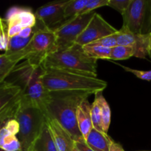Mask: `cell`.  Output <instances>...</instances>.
Returning <instances> with one entry per match:
<instances>
[{
  "instance_id": "3957f363",
  "label": "cell",
  "mask_w": 151,
  "mask_h": 151,
  "mask_svg": "<svg viewBox=\"0 0 151 151\" xmlns=\"http://www.w3.org/2000/svg\"><path fill=\"white\" fill-rule=\"evenodd\" d=\"M43 83L50 92H103L107 82L98 78L58 69H45Z\"/></svg>"
},
{
  "instance_id": "8992f818",
  "label": "cell",
  "mask_w": 151,
  "mask_h": 151,
  "mask_svg": "<svg viewBox=\"0 0 151 151\" xmlns=\"http://www.w3.org/2000/svg\"><path fill=\"white\" fill-rule=\"evenodd\" d=\"M24 49L29 55L27 59L43 64L45 58L58 50L53 29L35 26L30 42Z\"/></svg>"
},
{
  "instance_id": "44dd1931",
  "label": "cell",
  "mask_w": 151,
  "mask_h": 151,
  "mask_svg": "<svg viewBox=\"0 0 151 151\" xmlns=\"http://www.w3.org/2000/svg\"><path fill=\"white\" fill-rule=\"evenodd\" d=\"M88 0H69L65 7V19L68 20L81 15Z\"/></svg>"
},
{
  "instance_id": "e0dca14e",
  "label": "cell",
  "mask_w": 151,
  "mask_h": 151,
  "mask_svg": "<svg viewBox=\"0 0 151 151\" xmlns=\"http://www.w3.org/2000/svg\"><path fill=\"white\" fill-rule=\"evenodd\" d=\"M21 93L22 90L17 86L7 81L0 83V111L19 97Z\"/></svg>"
},
{
  "instance_id": "603a6c76",
  "label": "cell",
  "mask_w": 151,
  "mask_h": 151,
  "mask_svg": "<svg viewBox=\"0 0 151 151\" xmlns=\"http://www.w3.org/2000/svg\"><path fill=\"white\" fill-rule=\"evenodd\" d=\"M95 97L91 107V117L92 122L93 128L100 132H103V124H102L101 112H100V106L99 104V99L96 93ZM104 133V132H103Z\"/></svg>"
},
{
  "instance_id": "4fadbf2b",
  "label": "cell",
  "mask_w": 151,
  "mask_h": 151,
  "mask_svg": "<svg viewBox=\"0 0 151 151\" xmlns=\"http://www.w3.org/2000/svg\"><path fill=\"white\" fill-rule=\"evenodd\" d=\"M27 58L28 54L25 49L14 54L0 55V83L6 81L21 60Z\"/></svg>"
},
{
  "instance_id": "ac0fdd59",
  "label": "cell",
  "mask_w": 151,
  "mask_h": 151,
  "mask_svg": "<svg viewBox=\"0 0 151 151\" xmlns=\"http://www.w3.org/2000/svg\"><path fill=\"white\" fill-rule=\"evenodd\" d=\"M21 98H22V93L19 97H16L11 103H9L3 110L0 111V129L4 126L7 121L15 118L16 112L19 107V104H20Z\"/></svg>"
},
{
  "instance_id": "83f0119b",
  "label": "cell",
  "mask_w": 151,
  "mask_h": 151,
  "mask_svg": "<svg viewBox=\"0 0 151 151\" xmlns=\"http://www.w3.org/2000/svg\"><path fill=\"white\" fill-rule=\"evenodd\" d=\"M90 44L100 46V47H103L109 49H111L117 46L116 38H115V34L114 35H109V36H106L104 37V38H100V39L97 40V41H94V42L91 43Z\"/></svg>"
},
{
  "instance_id": "277c9868",
  "label": "cell",
  "mask_w": 151,
  "mask_h": 151,
  "mask_svg": "<svg viewBox=\"0 0 151 151\" xmlns=\"http://www.w3.org/2000/svg\"><path fill=\"white\" fill-rule=\"evenodd\" d=\"M97 60L88 57L76 44L49 54L43 62L45 69H58L97 78Z\"/></svg>"
},
{
  "instance_id": "2e32d148",
  "label": "cell",
  "mask_w": 151,
  "mask_h": 151,
  "mask_svg": "<svg viewBox=\"0 0 151 151\" xmlns=\"http://www.w3.org/2000/svg\"><path fill=\"white\" fill-rule=\"evenodd\" d=\"M30 151H58L52 137L47 122L39 137L34 142Z\"/></svg>"
},
{
  "instance_id": "6da1fadb",
  "label": "cell",
  "mask_w": 151,
  "mask_h": 151,
  "mask_svg": "<svg viewBox=\"0 0 151 151\" xmlns=\"http://www.w3.org/2000/svg\"><path fill=\"white\" fill-rule=\"evenodd\" d=\"M44 73L42 63L26 59L16 65L5 81L19 86L22 90V98L39 108L46 115L50 92L43 83Z\"/></svg>"
},
{
  "instance_id": "cb8c5ba5",
  "label": "cell",
  "mask_w": 151,
  "mask_h": 151,
  "mask_svg": "<svg viewBox=\"0 0 151 151\" xmlns=\"http://www.w3.org/2000/svg\"><path fill=\"white\" fill-rule=\"evenodd\" d=\"M132 56H134V50L132 47L117 45L111 48L110 59L114 60H127Z\"/></svg>"
},
{
  "instance_id": "4dcf8cb0",
  "label": "cell",
  "mask_w": 151,
  "mask_h": 151,
  "mask_svg": "<svg viewBox=\"0 0 151 151\" xmlns=\"http://www.w3.org/2000/svg\"><path fill=\"white\" fill-rule=\"evenodd\" d=\"M4 128L7 129L10 135L16 136L19 133V124L16 119H10L4 125Z\"/></svg>"
},
{
  "instance_id": "8fae6325",
  "label": "cell",
  "mask_w": 151,
  "mask_h": 151,
  "mask_svg": "<svg viewBox=\"0 0 151 151\" xmlns=\"http://www.w3.org/2000/svg\"><path fill=\"white\" fill-rule=\"evenodd\" d=\"M47 118V117H46ZM49 127L55 145L58 151H72L75 145V140L68 131L53 118H47Z\"/></svg>"
},
{
  "instance_id": "ba28073f",
  "label": "cell",
  "mask_w": 151,
  "mask_h": 151,
  "mask_svg": "<svg viewBox=\"0 0 151 151\" xmlns=\"http://www.w3.org/2000/svg\"><path fill=\"white\" fill-rule=\"evenodd\" d=\"M69 1H55L47 3L38 7L35 12L39 27L54 29L66 21L64 16L65 7Z\"/></svg>"
},
{
  "instance_id": "836d02e7",
  "label": "cell",
  "mask_w": 151,
  "mask_h": 151,
  "mask_svg": "<svg viewBox=\"0 0 151 151\" xmlns=\"http://www.w3.org/2000/svg\"><path fill=\"white\" fill-rule=\"evenodd\" d=\"M9 135H10V134H9L8 131H7V129L4 128V126L0 129V149H1L3 145H4V142L5 138Z\"/></svg>"
},
{
  "instance_id": "d4e9b609",
  "label": "cell",
  "mask_w": 151,
  "mask_h": 151,
  "mask_svg": "<svg viewBox=\"0 0 151 151\" xmlns=\"http://www.w3.org/2000/svg\"><path fill=\"white\" fill-rule=\"evenodd\" d=\"M1 150L5 151H22V145L19 139L13 135H9L5 138Z\"/></svg>"
},
{
  "instance_id": "9c48e42d",
  "label": "cell",
  "mask_w": 151,
  "mask_h": 151,
  "mask_svg": "<svg viewBox=\"0 0 151 151\" xmlns=\"http://www.w3.org/2000/svg\"><path fill=\"white\" fill-rule=\"evenodd\" d=\"M117 32L118 29L106 22L101 15L95 13L86 27L77 39L76 44L83 47L102 38L114 35Z\"/></svg>"
},
{
  "instance_id": "5b68a950",
  "label": "cell",
  "mask_w": 151,
  "mask_h": 151,
  "mask_svg": "<svg viewBox=\"0 0 151 151\" xmlns=\"http://www.w3.org/2000/svg\"><path fill=\"white\" fill-rule=\"evenodd\" d=\"M14 119L19 124V139L22 145V151H30L47 122L45 114L39 108L21 98Z\"/></svg>"
},
{
  "instance_id": "d6a6232c",
  "label": "cell",
  "mask_w": 151,
  "mask_h": 151,
  "mask_svg": "<svg viewBox=\"0 0 151 151\" xmlns=\"http://www.w3.org/2000/svg\"><path fill=\"white\" fill-rule=\"evenodd\" d=\"M33 29L32 28L30 27H27V28H23V29L21 30V32L19 33V36L22 37V38H29L33 34Z\"/></svg>"
},
{
  "instance_id": "8d00e7d4",
  "label": "cell",
  "mask_w": 151,
  "mask_h": 151,
  "mask_svg": "<svg viewBox=\"0 0 151 151\" xmlns=\"http://www.w3.org/2000/svg\"><path fill=\"white\" fill-rule=\"evenodd\" d=\"M149 34H150V44H149V56L151 58V29L149 31Z\"/></svg>"
},
{
  "instance_id": "ffe728a7",
  "label": "cell",
  "mask_w": 151,
  "mask_h": 151,
  "mask_svg": "<svg viewBox=\"0 0 151 151\" xmlns=\"http://www.w3.org/2000/svg\"><path fill=\"white\" fill-rule=\"evenodd\" d=\"M99 99V104L100 106V112H101L102 124H103V132L108 134L111 124V109L109 103L106 101L105 97L102 94V92L97 93Z\"/></svg>"
},
{
  "instance_id": "7a4b0ae2",
  "label": "cell",
  "mask_w": 151,
  "mask_h": 151,
  "mask_svg": "<svg viewBox=\"0 0 151 151\" xmlns=\"http://www.w3.org/2000/svg\"><path fill=\"white\" fill-rule=\"evenodd\" d=\"M91 95L81 92H50L46 117L56 119L75 142L80 141L83 137L78 128L77 111L80 105Z\"/></svg>"
},
{
  "instance_id": "d6986e66",
  "label": "cell",
  "mask_w": 151,
  "mask_h": 151,
  "mask_svg": "<svg viewBox=\"0 0 151 151\" xmlns=\"http://www.w3.org/2000/svg\"><path fill=\"white\" fill-rule=\"evenodd\" d=\"M83 50L88 57L96 59V60H97V59L109 60L111 58V49L106 48V47L97 45L88 44V45L83 46Z\"/></svg>"
},
{
  "instance_id": "1f68e13d",
  "label": "cell",
  "mask_w": 151,
  "mask_h": 151,
  "mask_svg": "<svg viewBox=\"0 0 151 151\" xmlns=\"http://www.w3.org/2000/svg\"><path fill=\"white\" fill-rule=\"evenodd\" d=\"M75 145L78 147V149H80L81 151H94L91 147H90L89 146L87 145L86 142L85 141V139H81L80 141L75 142Z\"/></svg>"
},
{
  "instance_id": "484cf974",
  "label": "cell",
  "mask_w": 151,
  "mask_h": 151,
  "mask_svg": "<svg viewBox=\"0 0 151 151\" xmlns=\"http://www.w3.org/2000/svg\"><path fill=\"white\" fill-rule=\"evenodd\" d=\"M10 38L7 33V23L4 19H1V27H0V51H7L8 48Z\"/></svg>"
},
{
  "instance_id": "ab89813d",
  "label": "cell",
  "mask_w": 151,
  "mask_h": 151,
  "mask_svg": "<svg viewBox=\"0 0 151 151\" xmlns=\"http://www.w3.org/2000/svg\"><path fill=\"white\" fill-rule=\"evenodd\" d=\"M0 151H5V150H1V149H0Z\"/></svg>"
},
{
  "instance_id": "52a82bcc",
  "label": "cell",
  "mask_w": 151,
  "mask_h": 151,
  "mask_svg": "<svg viewBox=\"0 0 151 151\" xmlns=\"http://www.w3.org/2000/svg\"><path fill=\"white\" fill-rule=\"evenodd\" d=\"M95 12L79 15L65 21L53 29L56 36L58 50L67 48L76 43L77 39L85 29Z\"/></svg>"
},
{
  "instance_id": "7c38bea8",
  "label": "cell",
  "mask_w": 151,
  "mask_h": 151,
  "mask_svg": "<svg viewBox=\"0 0 151 151\" xmlns=\"http://www.w3.org/2000/svg\"><path fill=\"white\" fill-rule=\"evenodd\" d=\"M4 19L8 24H16L23 28H33L36 26L37 20L35 13L30 8L12 7L7 10Z\"/></svg>"
},
{
  "instance_id": "f1b7e54d",
  "label": "cell",
  "mask_w": 151,
  "mask_h": 151,
  "mask_svg": "<svg viewBox=\"0 0 151 151\" xmlns=\"http://www.w3.org/2000/svg\"><path fill=\"white\" fill-rule=\"evenodd\" d=\"M131 0H109V6L117 10L122 15L126 11Z\"/></svg>"
},
{
  "instance_id": "f35d334b",
  "label": "cell",
  "mask_w": 151,
  "mask_h": 151,
  "mask_svg": "<svg viewBox=\"0 0 151 151\" xmlns=\"http://www.w3.org/2000/svg\"><path fill=\"white\" fill-rule=\"evenodd\" d=\"M1 18L0 17V27H1Z\"/></svg>"
},
{
  "instance_id": "d590c367",
  "label": "cell",
  "mask_w": 151,
  "mask_h": 151,
  "mask_svg": "<svg viewBox=\"0 0 151 151\" xmlns=\"http://www.w3.org/2000/svg\"><path fill=\"white\" fill-rule=\"evenodd\" d=\"M149 10H150V16H149L148 23H149V26L150 27V29H151V1H150V2H149Z\"/></svg>"
},
{
  "instance_id": "7402d4cb",
  "label": "cell",
  "mask_w": 151,
  "mask_h": 151,
  "mask_svg": "<svg viewBox=\"0 0 151 151\" xmlns=\"http://www.w3.org/2000/svg\"><path fill=\"white\" fill-rule=\"evenodd\" d=\"M32 36L29 37V38H22L19 35H16V36L10 38V41H9L8 48H7V51L4 53L14 54V53H16L18 52L21 51V50H24L29 44Z\"/></svg>"
},
{
  "instance_id": "74e56055",
  "label": "cell",
  "mask_w": 151,
  "mask_h": 151,
  "mask_svg": "<svg viewBox=\"0 0 151 151\" xmlns=\"http://www.w3.org/2000/svg\"><path fill=\"white\" fill-rule=\"evenodd\" d=\"M72 151H81V150H80V149H78V147H76V145H75V147H74V148H73V150Z\"/></svg>"
},
{
  "instance_id": "4316f807",
  "label": "cell",
  "mask_w": 151,
  "mask_h": 151,
  "mask_svg": "<svg viewBox=\"0 0 151 151\" xmlns=\"http://www.w3.org/2000/svg\"><path fill=\"white\" fill-rule=\"evenodd\" d=\"M109 0H88L85 7L81 13V15L88 14L92 13L95 9L99 7L109 6Z\"/></svg>"
},
{
  "instance_id": "30bf717a",
  "label": "cell",
  "mask_w": 151,
  "mask_h": 151,
  "mask_svg": "<svg viewBox=\"0 0 151 151\" xmlns=\"http://www.w3.org/2000/svg\"><path fill=\"white\" fill-rule=\"evenodd\" d=\"M150 1L131 0L126 11L122 15V27L128 28L134 34L143 33V26L145 20Z\"/></svg>"
},
{
  "instance_id": "e575fe53",
  "label": "cell",
  "mask_w": 151,
  "mask_h": 151,
  "mask_svg": "<svg viewBox=\"0 0 151 151\" xmlns=\"http://www.w3.org/2000/svg\"><path fill=\"white\" fill-rule=\"evenodd\" d=\"M109 151H125V150H124L123 147L120 144L116 142L112 139L111 142Z\"/></svg>"
},
{
  "instance_id": "9a60e30c",
  "label": "cell",
  "mask_w": 151,
  "mask_h": 151,
  "mask_svg": "<svg viewBox=\"0 0 151 151\" xmlns=\"http://www.w3.org/2000/svg\"><path fill=\"white\" fill-rule=\"evenodd\" d=\"M111 140L108 134L100 132L93 128L86 142L94 151H109Z\"/></svg>"
},
{
  "instance_id": "f546056e",
  "label": "cell",
  "mask_w": 151,
  "mask_h": 151,
  "mask_svg": "<svg viewBox=\"0 0 151 151\" xmlns=\"http://www.w3.org/2000/svg\"><path fill=\"white\" fill-rule=\"evenodd\" d=\"M125 71L129 72L131 73L134 74L137 78H139V79L143 80V81H151V70L149 71H142V70H137V69H131V68L126 67V66H122Z\"/></svg>"
},
{
  "instance_id": "5bb4252c",
  "label": "cell",
  "mask_w": 151,
  "mask_h": 151,
  "mask_svg": "<svg viewBox=\"0 0 151 151\" xmlns=\"http://www.w3.org/2000/svg\"><path fill=\"white\" fill-rule=\"evenodd\" d=\"M91 105L88 100H86L80 105L77 111L78 128L85 141L93 128L91 117Z\"/></svg>"
}]
</instances>
